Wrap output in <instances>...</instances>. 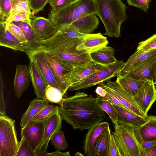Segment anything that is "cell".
<instances>
[{
    "label": "cell",
    "instance_id": "cell-1",
    "mask_svg": "<svg viewBox=\"0 0 156 156\" xmlns=\"http://www.w3.org/2000/svg\"><path fill=\"white\" fill-rule=\"evenodd\" d=\"M59 105L62 119L75 130H88L105 118L97 98L83 92H76L72 96L64 98Z\"/></svg>",
    "mask_w": 156,
    "mask_h": 156
},
{
    "label": "cell",
    "instance_id": "cell-2",
    "mask_svg": "<svg viewBox=\"0 0 156 156\" xmlns=\"http://www.w3.org/2000/svg\"><path fill=\"white\" fill-rule=\"evenodd\" d=\"M83 41V37H69L57 31L49 38L41 41V46L38 49L55 59L75 67L91 60L89 53H83L76 49L77 47Z\"/></svg>",
    "mask_w": 156,
    "mask_h": 156
},
{
    "label": "cell",
    "instance_id": "cell-3",
    "mask_svg": "<svg viewBox=\"0 0 156 156\" xmlns=\"http://www.w3.org/2000/svg\"><path fill=\"white\" fill-rule=\"evenodd\" d=\"M97 13L104 26V35L118 38L121 26L127 18V7L121 0H94Z\"/></svg>",
    "mask_w": 156,
    "mask_h": 156
},
{
    "label": "cell",
    "instance_id": "cell-4",
    "mask_svg": "<svg viewBox=\"0 0 156 156\" xmlns=\"http://www.w3.org/2000/svg\"><path fill=\"white\" fill-rule=\"evenodd\" d=\"M96 13L94 0H74L59 9L51 10L48 18L58 29L86 16L96 15Z\"/></svg>",
    "mask_w": 156,
    "mask_h": 156
},
{
    "label": "cell",
    "instance_id": "cell-5",
    "mask_svg": "<svg viewBox=\"0 0 156 156\" xmlns=\"http://www.w3.org/2000/svg\"><path fill=\"white\" fill-rule=\"evenodd\" d=\"M112 134L122 156H145V153L134 134V127L118 120Z\"/></svg>",
    "mask_w": 156,
    "mask_h": 156
},
{
    "label": "cell",
    "instance_id": "cell-6",
    "mask_svg": "<svg viewBox=\"0 0 156 156\" xmlns=\"http://www.w3.org/2000/svg\"><path fill=\"white\" fill-rule=\"evenodd\" d=\"M19 144L15 120L0 115V156H16Z\"/></svg>",
    "mask_w": 156,
    "mask_h": 156
},
{
    "label": "cell",
    "instance_id": "cell-7",
    "mask_svg": "<svg viewBox=\"0 0 156 156\" xmlns=\"http://www.w3.org/2000/svg\"><path fill=\"white\" fill-rule=\"evenodd\" d=\"M125 62L118 60L115 63L104 66L90 76L69 86V90L73 91L85 89L110 80L118 76Z\"/></svg>",
    "mask_w": 156,
    "mask_h": 156
},
{
    "label": "cell",
    "instance_id": "cell-8",
    "mask_svg": "<svg viewBox=\"0 0 156 156\" xmlns=\"http://www.w3.org/2000/svg\"><path fill=\"white\" fill-rule=\"evenodd\" d=\"M100 84L110 90L125 109L144 118H149V116L145 115L140 109L133 97L124 90L116 80L112 81L109 80L105 83Z\"/></svg>",
    "mask_w": 156,
    "mask_h": 156
},
{
    "label": "cell",
    "instance_id": "cell-9",
    "mask_svg": "<svg viewBox=\"0 0 156 156\" xmlns=\"http://www.w3.org/2000/svg\"><path fill=\"white\" fill-rule=\"evenodd\" d=\"M45 54L51 66L59 89L64 97L69 89L70 75L74 67L55 60Z\"/></svg>",
    "mask_w": 156,
    "mask_h": 156
},
{
    "label": "cell",
    "instance_id": "cell-10",
    "mask_svg": "<svg viewBox=\"0 0 156 156\" xmlns=\"http://www.w3.org/2000/svg\"><path fill=\"white\" fill-rule=\"evenodd\" d=\"M26 53L30 60H32L36 64L47 86L50 85L59 89L51 68L44 53L38 49L27 51Z\"/></svg>",
    "mask_w": 156,
    "mask_h": 156
},
{
    "label": "cell",
    "instance_id": "cell-11",
    "mask_svg": "<svg viewBox=\"0 0 156 156\" xmlns=\"http://www.w3.org/2000/svg\"><path fill=\"white\" fill-rule=\"evenodd\" d=\"M153 81L146 80L133 98L141 111L146 115L156 100V89Z\"/></svg>",
    "mask_w": 156,
    "mask_h": 156
},
{
    "label": "cell",
    "instance_id": "cell-12",
    "mask_svg": "<svg viewBox=\"0 0 156 156\" xmlns=\"http://www.w3.org/2000/svg\"><path fill=\"white\" fill-rule=\"evenodd\" d=\"M30 18L31 26L41 41L49 38L58 31L57 27L48 18L32 14Z\"/></svg>",
    "mask_w": 156,
    "mask_h": 156
},
{
    "label": "cell",
    "instance_id": "cell-13",
    "mask_svg": "<svg viewBox=\"0 0 156 156\" xmlns=\"http://www.w3.org/2000/svg\"><path fill=\"white\" fill-rule=\"evenodd\" d=\"M46 120L21 129L20 137L24 136L35 151L39 147L42 141Z\"/></svg>",
    "mask_w": 156,
    "mask_h": 156
},
{
    "label": "cell",
    "instance_id": "cell-14",
    "mask_svg": "<svg viewBox=\"0 0 156 156\" xmlns=\"http://www.w3.org/2000/svg\"><path fill=\"white\" fill-rule=\"evenodd\" d=\"M83 41L79 45L76 49L85 53H90L106 46L108 42L107 38L100 33L84 34Z\"/></svg>",
    "mask_w": 156,
    "mask_h": 156
},
{
    "label": "cell",
    "instance_id": "cell-15",
    "mask_svg": "<svg viewBox=\"0 0 156 156\" xmlns=\"http://www.w3.org/2000/svg\"><path fill=\"white\" fill-rule=\"evenodd\" d=\"M31 81L28 67L26 65H17L14 78L13 88L16 97L19 99L29 87Z\"/></svg>",
    "mask_w": 156,
    "mask_h": 156
},
{
    "label": "cell",
    "instance_id": "cell-16",
    "mask_svg": "<svg viewBox=\"0 0 156 156\" xmlns=\"http://www.w3.org/2000/svg\"><path fill=\"white\" fill-rule=\"evenodd\" d=\"M108 126L109 125L108 122H102L88 130L83 142V148L85 154L88 156H93L94 149L97 139Z\"/></svg>",
    "mask_w": 156,
    "mask_h": 156
},
{
    "label": "cell",
    "instance_id": "cell-17",
    "mask_svg": "<svg viewBox=\"0 0 156 156\" xmlns=\"http://www.w3.org/2000/svg\"><path fill=\"white\" fill-rule=\"evenodd\" d=\"M155 57L156 49L147 51H144L141 50H136V51L125 63L118 76L123 77L127 75L133 69L143 62L149 59Z\"/></svg>",
    "mask_w": 156,
    "mask_h": 156
},
{
    "label": "cell",
    "instance_id": "cell-18",
    "mask_svg": "<svg viewBox=\"0 0 156 156\" xmlns=\"http://www.w3.org/2000/svg\"><path fill=\"white\" fill-rule=\"evenodd\" d=\"M104 66L92 60L74 67L69 77V86L90 76Z\"/></svg>",
    "mask_w": 156,
    "mask_h": 156
},
{
    "label": "cell",
    "instance_id": "cell-19",
    "mask_svg": "<svg viewBox=\"0 0 156 156\" xmlns=\"http://www.w3.org/2000/svg\"><path fill=\"white\" fill-rule=\"evenodd\" d=\"M0 45L25 53L30 51L27 45L21 42L6 28L5 22H0Z\"/></svg>",
    "mask_w": 156,
    "mask_h": 156
},
{
    "label": "cell",
    "instance_id": "cell-20",
    "mask_svg": "<svg viewBox=\"0 0 156 156\" xmlns=\"http://www.w3.org/2000/svg\"><path fill=\"white\" fill-rule=\"evenodd\" d=\"M156 65V57L149 59L134 68L127 75L137 80L153 81Z\"/></svg>",
    "mask_w": 156,
    "mask_h": 156
},
{
    "label": "cell",
    "instance_id": "cell-21",
    "mask_svg": "<svg viewBox=\"0 0 156 156\" xmlns=\"http://www.w3.org/2000/svg\"><path fill=\"white\" fill-rule=\"evenodd\" d=\"M134 134L138 141L156 140V116H149L145 123L139 127L134 128Z\"/></svg>",
    "mask_w": 156,
    "mask_h": 156
},
{
    "label": "cell",
    "instance_id": "cell-22",
    "mask_svg": "<svg viewBox=\"0 0 156 156\" xmlns=\"http://www.w3.org/2000/svg\"><path fill=\"white\" fill-rule=\"evenodd\" d=\"M28 67L34 93L37 98L44 99L45 91L47 86L33 61L30 60Z\"/></svg>",
    "mask_w": 156,
    "mask_h": 156
},
{
    "label": "cell",
    "instance_id": "cell-23",
    "mask_svg": "<svg viewBox=\"0 0 156 156\" xmlns=\"http://www.w3.org/2000/svg\"><path fill=\"white\" fill-rule=\"evenodd\" d=\"M99 23L96 14H92L81 17L70 24L80 33L86 34L97 29Z\"/></svg>",
    "mask_w": 156,
    "mask_h": 156
},
{
    "label": "cell",
    "instance_id": "cell-24",
    "mask_svg": "<svg viewBox=\"0 0 156 156\" xmlns=\"http://www.w3.org/2000/svg\"><path fill=\"white\" fill-rule=\"evenodd\" d=\"M48 100L35 98L32 100L26 112L22 115L20 126L24 127L44 107L49 104Z\"/></svg>",
    "mask_w": 156,
    "mask_h": 156
},
{
    "label": "cell",
    "instance_id": "cell-25",
    "mask_svg": "<svg viewBox=\"0 0 156 156\" xmlns=\"http://www.w3.org/2000/svg\"><path fill=\"white\" fill-rule=\"evenodd\" d=\"M115 50L112 47L106 46L89 53L91 60L94 62L106 66L115 63L117 60L114 56Z\"/></svg>",
    "mask_w": 156,
    "mask_h": 156
},
{
    "label": "cell",
    "instance_id": "cell-26",
    "mask_svg": "<svg viewBox=\"0 0 156 156\" xmlns=\"http://www.w3.org/2000/svg\"><path fill=\"white\" fill-rule=\"evenodd\" d=\"M62 119L59 110L54 112L47 119L43 138L40 146L46 140H50L51 137L55 132L60 130Z\"/></svg>",
    "mask_w": 156,
    "mask_h": 156
},
{
    "label": "cell",
    "instance_id": "cell-27",
    "mask_svg": "<svg viewBox=\"0 0 156 156\" xmlns=\"http://www.w3.org/2000/svg\"><path fill=\"white\" fill-rule=\"evenodd\" d=\"M12 23L21 30L27 42L30 51L37 49L40 47L41 41L30 24L25 21Z\"/></svg>",
    "mask_w": 156,
    "mask_h": 156
},
{
    "label": "cell",
    "instance_id": "cell-28",
    "mask_svg": "<svg viewBox=\"0 0 156 156\" xmlns=\"http://www.w3.org/2000/svg\"><path fill=\"white\" fill-rule=\"evenodd\" d=\"M117 110L118 115V120L130 124L134 128L139 127L145 123L148 119L144 118L128 110L118 106L113 105Z\"/></svg>",
    "mask_w": 156,
    "mask_h": 156
},
{
    "label": "cell",
    "instance_id": "cell-29",
    "mask_svg": "<svg viewBox=\"0 0 156 156\" xmlns=\"http://www.w3.org/2000/svg\"><path fill=\"white\" fill-rule=\"evenodd\" d=\"M111 132L108 126L98 137L94 147L93 156H108Z\"/></svg>",
    "mask_w": 156,
    "mask_h": 156
},
{
    "label": "cell",
    "instance_id": "cell-30",
    "mask_svg": "<svg viewBox=\"0 0 156 156\" xmlns=\"http://www.w3.org/2000/svg\"><path fill=\"white\" fill-rule=\"evenodd\" d=\"M116 80L124 90L134 97L145 80H137L127 75L123 77H117Z\"/></svg>",
    "mask_w": 156,
    "mask_h": 156
},
{
    "label": "cell",
    "instance_id": "cell-31",
    "mask_svg": "<svg viewBox=\"0 0 156 156\" xmlns=\"http://www.w3.org/2000/svg\"><path fill=\"white\" fill-rule=\"evenodd\" d=\"M97 102L100 107L109 115L114 126L119 125L118 120L119 115L118 112L112 103L104 97L97 95Z\"/></svg>",
    "mask_w": 156,
    "mask_h": 156
},
{
    "label": "cell",
    "instance_id": "cell-32",
    "mask_svg": "<svg viewBox=\"0 0 156 156\" xmlns=\"http://www.w3.org/2000/svg\"><path fill=\"white\" fill-rule=\"evenodd\" d=\"M59 110V108L58 106L49 104L37 114L24 127L29 126L44 121L52 114Z\"/></svg>",
    "mask_w": 156,
    "mask_h": 156
},
{
    "label": "cell",
    "instance_id": "cell-33",
    "mask_svg": "<svg viewBox=\"0 0 156 156\" xmlns=\"http://www.w3.org/2000/svg\"><path fill=\"white\" fill-rule=\"evenodd\" d=\"M62 92L58 88L48 85L46 88L44 99L52 103L60 105L63 98Z\"/></svg>",
    "mask_w": 156,
    "mask_h": 156
},
{
    "label": "cell",
    "instance_id": "cell-34",
    "mask_svg": "<svg viewBox=\"0 0 156 156\" xmlns=\"http://www.w3.org/2000/svg\"><path fill=\"white\" fill-rule=\"evenodd\" d=\"M50 140L51 144L57 151H61L66 149L68 146L63 131L58 130L52 135Z\"/></svg>",
    "mask_w": 156,
    "mask_h": 156
},
{
    "label": "cell",
    "instance_id": "cell-35",
    "mask_svg": "<svg viewBox=\"0 0 156 156\" xmlns=\"http://www.w3.org/2000/svg\"><path fill=\"white\" fill-rule=\"evenodd\" d=\"M12 8L10 15L16 12H23L29 16L32 15L30 0H12Z\"/></svg>",
    "mask_w": 156,
    "mask_h": 156
},
{
    "label": "cell",
    "instance_id": "cell-36",
    "mask_svg": "<svg viewBox=\"0 0 156 156\" xmlns=\"http://www.w3.org/2000/svg\"><path fill=\"white\" fill-rule=\"evenodd\" d=\"M16 156H35V152L31 148L24 136L21 137Z\"/></svg>",
    "mask_w": 156,
    "mask_h": 156
},
{
    "label": "cell",
    "instance_id": "cell-37",
    "mask_svg": "<svg viewBox=\"0 0 156 156\" xmlns=\"http://www.w3.org/2000/svg\"><path fill=\"white\" fill-rule=\"evenodd\" d=\"M57 31L65 36L73 38H82L84 34L80 33L71 24L60 27Z\"/></svg>",
    "mask_w": 156,
    "mask_h": 156
},
{
    "label": "cell",
    "instance_id": "cell-38",
    "mask_svg": "<svg viewBox=\"0 0 156 156\" xmlns=\"http://www.w3.org/2000/svg\"><path fill=\"white\" fill-rule=\"evenodd\" d=\"M12 8L11 0H0V22H5L9 17Z\"/></svg>",
    "mask_w": 156,
    "mask_h": 156
},
{
    "label": "cell",
    "instance_id": "cell-39",
    "mask_svg": "<svg viewBox=\"0 0 156 156\" xmlns=\"http://www.w3.org/2000/svg\"><path fill=\"white\" fill-rule=\"evenodd\" d=\"M156 49V34L145 41L138 43L136 50H141L144 51Z\"/></svg>",
    "mask_w": 156,
    "mask_h": 156
},
{
    "label": "cell",
    "instance_id": "cell-40",
    "mask_svg": "<svg viewBox=\"0 0 156 156\" xmlns=\"http://www.w3.org/2000/svg\"><path fill=\"white\" fill-rule=\"evenodd\" d=\"M5 24L6 28L21 42L27 45L29 49L26 40L20 29L12 22L5 23Z\"/></svg>",
    "mask_w": 156,
    "mask_h": 156
},
{
    "label": "cell",
    "instance_id": "cell-41",
    "mask_svg": "<svg viewBox=\"0 0 156 156\" xmlns=\"http://www.w3.org/2000/svg\"><path fill=\"white\" fill-rule=\"evenodd\" d=\"M25 21L31 26L30 17L26 13L23 12H16L10 15L5 22L6 23L13 22Z\"/></svg>",
    "mask_w": 156,
    "mask_h": 156
},
{
    "label": "cell",
    "instance_id": "cell-42",
    "mask_svg": "<svg viewBox=\"0 0 156 156\" xmlns=\"http://www.w3.org/2000/svg\"><path fill=\"white\" fill-rule=\"evenodd\" d=\"M108 156H122L113 134L110 133Z\"/></svg>",
    "mask_w": 156,
    "mask_h": 156
},
{
    "label": "cell",
    "instance_id": "cell-43",
    "mask_svg": "<svg viewBox=\"0 0 156 156\" xmlns=\"http://www.w3.org/2000/svg\"><path fill=\"white\" fill-rule=\"evenodd\" d=\"M49 0H30L31 9L35 14L43 11Z\"/></svg>",
    "mask_w": 156,
    "mask_h": 156
},
{
    "label": "cell",
    "instance_id": "cell-44",
    "mask_svg": "<svg viewBox=\"0 0 156 156\" xmlns=\"http://www.w3.org/2000/svg\"><path fill=\"white\" fill-rule=\"evenodd\" d=\"M151 0H127L128 4L147 12Z\"/></svg>",
    "mask_w": 156,
    "mask_h": 156
},
{
    "label": "cell",
    "instance_id": "cell-45",
    "mask_svg": "<svg viewBox=\"0 0 156 156\" xmlns=\"http://www.w3.org/2000/svg\"><path fill=\"white\" fill-rule=\"evenodd\" d=\"M74 0H49L48 3L51 7V10L55 11L65 6Z\"/></svg>",
    "mask_w": 156,
    "mask_h": 156
},
{
    "label": "cell",
    "instance_id": "cell-46",
    "mask_svg": "<svg viewBox=\"0 0 156 156\" xmlns=\"http://www.w3.org/2000/svg\"><path fill=\"white\" fill-rule=\"evenodd\" d=\"M3 82L1 72L0 73V115H6V107L4 102L3 88Z\"/></svg>",
    "mask_w": 156,
    "mask_h": 156
},
{
    "label": "cell",
    "instance_id": "cell-47",
    "mask_svg": "<svg viewBox=\"0 0 156 156\" xmlns=\"http://www.w3.org/2000/svg\"><path fill=\"white\" fill-rule=\"evenodd\" d=\"M50 140L45 141L41 146L37 148L35 152V156H44L47 153V150Z\"/></svg>",
    "mask_w": 156,
    "mask_h": 156
},
{
    "label": "cell",
    "instance_id": "cell-48",
    "mask_svg": "<svg viewBox=\"0 0 156 156\" xmlns=\"http://www.w3.org/2000/svg\"><path fill=\"white\" fill-rule=\"evenodd\" d=\"M141 145L143 149L145 151L156 144V140L149 141L140 140L138 141Z\"/></svg>",
    "mask_w": 156,
    "mask_h": 156
},
{
    "label": "cell",
    "instance_id": "cell-49",
    "mask_svg": "<svg viewBox=\"0 0 156 156\" xmlns=\"http://www.w3.org/2000/svg\"><path fill=\"white\" fill-rule=\"evenodd\" d=\"M69 151L62 152L61 151H56L51 153H46L44 156H70Z\"/></svg>",
    "mask_w": 156,
    "mask_h": 156
},
{
    "label": "cell",
    "instance_id": "cell-50",
    "mask_svg": "<svg viewBox=\"0 0 156 156\" xmlns=\"http://www.w3.org/2000/svg\"><path fill=\"white\" fill-rule=\"evenodd\" d=\"M145 156H156V144L145 151Z\"/></svg>",
    "mask_w": 156,
    "mask_h": 156
},
{
    "label": "cell",
    "instance_id": "cell-51",
    "mask_svg": "<svg viewBox=\"0 0 156 156\" xmlns=\"http://www.w3.org/2000/svg\"><path fill=\"white\" fill-rule=\"evenodd\" d=\"M95 92L98 95L102 97H104L106 94V90L101 86H98Z\"/></svg>",
    "mask_w": 156,
    "mask_h": 156
},
{
    "label": "cell",
    "instance_id": "cell-52",
    "mask_svg": "<svg viewBox=\"0 0 156 156\" xmlns=\"http://www.w3.org/2000/svg\"><path fill=\"white\" fill-rule=\"evenodd\" d=\"M153 82L154 84L156 85V65H155L154 69V80Z\"/></svg>",
    "mask_w": 156,
    "mask_h": 156
},
{
    "label": "cell",
    "instance_id": "cell-53",
    "mask_svg": "<svg viewBox=\"0 0 156 156\" xmlns=\"http://www.w3.org/2000/svg\"><path fill=\"white\" fill-rule=\"evenodd\" d=\"M75 156H84V155L79 152H77L75 154Z\"/></svg>",
    "mask_w": 156,
    "mask_h": 156
},
{
    "label": "cell",
    "instance_id": "cell-54",
    "mask_svg": "<svg viewBox=\"0 0 156 156\" xmlns=\"http://www.w3.org/2000/svg\"></svg>",
    "mask_w": 156,
    "mask_h": 156
}]
</instances>
